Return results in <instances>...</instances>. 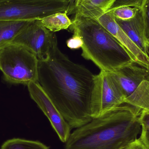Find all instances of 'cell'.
Returning <instances> with one entry per match:
<instances>
[{"instance_id":"4316f807","label":"cell","mask_w":149,"mask_h":149,"mask_svg":"<svg viewBox=\"0 0 149 149\" xmlns=\"http://www.w3.org/2000/svg\"><path fill=\"white\" fill-rule=\"evenodd\" d=\"M148 43L149 44V39H148Z\"/></svg>"},{"instance_id":"e0dca14e","label":"cell","mask_w":149,"mask_h":149,"mask_svg":"<svg viewBox=\"0 0 149 149\" xmlns=\"http://www.w3.org/2000/svg\"><path fill=\"white\" fill-rule=\"evenodd\" d=\"M138 8H131L128 6L120 7L112 10L115 18L121 20H128L134 18L136 14Z\"/></svg>"},{"instance_id":"9a60e30c","label":"cell","mask_w":149,"mask_h":149,"mask_svg":"<svg viewBox=\"0 0 149 149\" xmlns=\"http://www.w3.org/2000/svg\"><path fill=\"white\" fill-rule=\"evenodd\" d=\"M42 24L52 32L67 29L72 24V21L66 12H58L41 19Z\"/></svg>"},{"instance_id":"8fae6325","label":"cell","mask_w":149,"mask_h":149,"mask_svg":"<svg viewBox=\"0 0 149 149\" xmlns=\"http://www.w3.org/2000/svg\"><path fill=\"white\" fill-rule=\"evenodd\" d=\"M115 19L130 40L148 56L147 51L149 43L146 36L141 8H138L134 17L130 20L123 21Z\"/></svg>"},{"instance_id":"7c38bea8","label":"cell","mask_w":149,"mask_h":149,"mask_svg":"<svg viewBox=\"0 0 149 149\" xmlns=\"http://www.w3.org/2000/svg\"><path fill=\"white\" fill-rule=\"evenodd\" d=\"M116 0H84L74 6L73 13L97 19L108 11Z\"/></svg>"},{"instance_id":"603a6c76","label":"cell","mask_w":149,"mask_h":149,"mask_svg":"<svg viewBox=\"0 0 149 149\" xmlns=\"http://www.w3.org/2000/svg\"><path fill=\"white\" fill-rule=\"evenodd\" d=\"M139 138L147 149H149V130L142 129L141 136Z\"/></svg>"},{"instance_id":"30bf717a","label":"cell","mask_w":149,"mask_h":149,"mask_svg":"<svg viewBox=\"0 0 149 149\" xmlns=\"http://www.w3.org/2000/svg\"><path fill=\"white\" fill-rule=\"evenodd\" d=\"M99 22L129 52L135 61L149 69V58L128 37L117 23L111 11L97 19Z\"/></svg>"},{"instance_id":"7a4b0ae2","label":"cell","mask_w":149,"mask_h":149,"mask_svg":"<svg viewBox=\"0 0 149 149\" xmlns=\"http://www.w3.org/2000/svg\"><path fill=\"white\" fill-rule=\"evenodd\" d=\"M141 110L124 103L76 128L64 149H125L141 133Z\"/></svg>"},{"instance_id":"277c9868","label":"cell","mask_w":149,"mask_h":149,"mask_svg":"<svg viewBox=\"0 0 149 149\" xmlns=\"http://www.w3.org/2000/svg\"><path fill=\"white\" fill-rule=\"evenodd\" d=\"M38 58L22 46L10 44L0 49V71L4 80L28 85L38 81Z\"/></svg>"},{"instance_id":"5b68a950","label":"cell","mask_w":149,"mask_h":149,"mask_svg":"<svg viewBox=\"0 0 149 149\" xmlns=\"http://www.w3.org/2000/svg\"><path fill=\"white\" fill-rule=\"evenodd\" d=\"M70 0H0V20H41L58 12L70 13Z\"/></svg>"},{"instance_id":"484cf974","label":"cell","mask_w":149,"mask_h":149,"mask_svg":"<svg viewBox=\"0 0 149 149\" xmlns=\"http://www.w3.org/2000/svg\"><path fill=\"white\" fill-rule=\"evenodd\" d=\"M147 55H148V57L149 58V44L148 46V49H147Z\"/></svg>"},{"instance_id":"ffe728a7","label":"cell","mask_w":149,"mask_h":149,"mask_svg":"<svg viewBox=\"0 0 149 149\" xmlns=\"http://www.w3.org/2000/svg\"><path fill=\"white\" fill-rule=\"evenodd\" d=\"M82 45L83 42L81 38L74 34L67 41V46L71 49H79L82 47Z\"/></svg>"},{"instance_id":"d6986e66","label":"cell","mask_w":149,"mask_h":149,"mask_svg":"<svg viewBox=\"0 0 149 149\" xmlns=\"http://www.w3.org/2000/svg\"><path fill=\"white\" fill-rule=\"evenodd\" d=\"M142 12L143 22L145 25L146 36L148 39L149 38V0H144L142 6Z\"/></svg>"},{"instance_id":"d4e9b609","label":"cell","mask_w":149,"mask_h":149,"mask_svg":"<svg viewBox=\"0 0 149 149\" xmlns=\"http://www.w3.org/2000/svg\"><path fill=\"white\" fill-rule=\"evenodd\" d=\"M70 1L71 3L72 6V8H74V0H70Z\"/></svg>"},{"instance_id":"ba28073f","label":"cell","mask_w":149,"mask_h":149,"mask_svg":"<svg viewBox=\"0 0 149 149\" xmlns=\"http://www.w3.org/2000/svg\"><path fill=\"white\" fill-rule=\"evenodd\" d=\"M27 86L31 99L49 119L60 141L65 143L71 134L70 125L38 81Z\"/></svg>"},{"instance_id":"8992f818","label":"cell","mask_w":149,"mask_h":149,"mask_svg":"<svg viewBox=\"0 0 149 149\" xmlns=\"http://www.w3.org/2000/svg\"><path fill=\"white\" fill-rule=\"evenodd\" d=\"M121 89L110 72L101 70L95 75L91 99L93 119L104 115L125 103Z\"/></svg>"},{"instance_id":"9c48e42d","label":"cell","mask_w":149,"mask_h":149,"mask_svg":"<svg viewBox=\"0 0 149 149\" xmlns=\"http://www.w3.org/2000/svg\"><path fill=\"white\" fill-rule=\"evenodd\" d=\"M111 72L119 84L125 100L134 93L143 81H149L148 69L135 61Z\"/></svg>"},{"instance_id":"ac0fdd59","label":"cell","mask_w":149,"mask_h":149,"mask_svg":"<svg viewBox=\"0 0 149 149\" xmlns=\"http://www.w3.org/2000/svg\"><path fill=\"white\" fill-rule=\"evenodd\" d=\"M144 0H116L109 10L124 6L141 8Z\"/></svg>"},{"instance_id":"44dd1931","label":"cell","mask_w":149,"mask_h":149,"mask_svg":"<svg viewBox=\"0 0 149 149\" xmlns=\"http://www.w3.org/2000/svg\"><path fill=\"white\" fill-rule=\"evenodd\" d=\"M139 120L142 129L149 130V111L143 110L139 116Z\"/></svg>"},{"instance_id":"3957f363","label":"cell","mask_w":149,"mask_h":149,"mask_svg":"<svg viewBox=\"0 0 149 149\" xmlns=\"http://www.w3.org/2000/svg\"><path fill=\"white\" fill-rule=\"evenodd\" d=\"M70 28L82 40L83 57L101 70L112 72L135 61L97 19L75 13Z\"/></svg>"},{"instance_id":"6da1fadb","label":"cell","mask_w":149,"mask_h":149,"mask_svg":"<svg viewBox=\"0 0 149 149\" xmlns=\"http://www.w3.org/2000/svg\"><path fill=\"white\" fill-rule=\"evenodd\" d=\"M95 74L69 59L54 39L47 58L39 60L38 82L72 129L91 121Z\"/></svg>"},{"instance_id":"2e32d148","label":"cell","mask_w":149,"mask_h":149,"mask_svg":"<svg viewBox=\"0 0 149 149\" xmlns=\"http://www.w3.org/2000/svg\"><path fill=\"white\" fill-rule=\"evenodd\" d=\"M1 149H49V148L38 141L13 138L5 141Z\"/></svg>"},{"instance_id":"cb8c5ba5","label":"cell","mask_w":149,"mask_h":149,"mask_svg":"<svg viewBox=\"0 0 149 149\" xmlns=\"http://www.w3.org/2000/svg\"><path fill=\"white\" fill-rule=\"evenodd\" d=\"M84 1V0H74V6H75V5H77L78 3H80L81 2H82V1ZM74 8H73V10H74Z\"/></svg>"},{"instance_id":"5bb4252c","label":"cell","mask_w":149,"mask_h":149,"mask_svg":"<svg viewBox=\"0 0 149 149\" xmlns=\"http://www.w3.org/2000/svg\"><path fill=\"white\" fill-rule=\"evenodd\" d=\"M125 103L139 109L141 111H149V81H143L134 93L125 100Z\"/></svg>"},{"instance_id":"52a82bcc","label":"cell","mask_w":149,"mask_h":149,"mask_svg":"<svg viewBox=\"0 0 149 149\" xmlns=\"http://www.w3.org/2000/svg\"><path fill=\"white\" fill-rule=\"evenodd\" d=\"M56 36L43 25L40 20L30 21L18 33L11 44L24 47L38 58H47Z\"/></svg>"},{"instance_id":"7402d4cb","label":"cell","mask_w":149,"mask_h":149,"mask_svg":"<svg viewBox=\"0 0 149 149\" xmlns=\"http://www.w3.org/2000/svg\"><path fill=\"white\" fill-rule=\"evenodd\" d=\"M125 149H148L140 138L136 139Z\"/></svg>"},{"instance_id":"4fadbf2b","label":"cell","mask_w":149,"mask_h":149,"mask_svg":"<svg viewBox=\"0 0 149 149\" xmlns=\"http://www.w3.org/2000/svg\"><path fill=\"white\" fill-rule=\"evenodd\" d=\"M30 22L0 20V49L11 44Z\"/></svg>"}]
</instances>
